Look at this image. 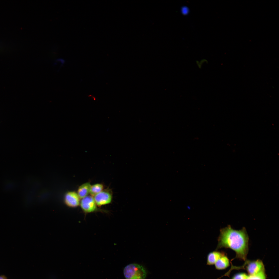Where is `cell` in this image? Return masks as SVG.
<instances>
[{
    "mask_svg": "<svg viewBox=\"0 0 279 279\" xmlns=\"http://www.w3.org/2000/svg\"><path fill=\"white\" fill-rule=\"evenodd\" d=\"M248 241L244 227L237 230L228 225L220 230L217 248L231 249L235 251L237 257L245 260L248 252Z\"/></svg>",
    "mask_w": 279,
    "mask_h": 279,
    "instance_id": "1",
    "label": "cell"
},
{
    "mask_svg": "<svg viewBox=\"0 0 279 279\" xmlns=\"http://www.w3.org/2000/svg\"><path fill=\"white\" fill-rule=\"evenodd\" d=\"M123 274L126 279H145L147 272L142 265L134 263L129 264L124 268Z\"/></svg>",
    "mask_w": 279,
    "mask_h": 279,
    "instance_id": "2",
    "label": "cell"
},
{
    "mask_svg": "<svg viewBox=\"0 0 279 279\" xmlns=\"http://www.w3.org/2000/svg\"><path fill=\"white\" fill-rule=\"evenodd\" d=\"M80 204L81 209L85 213H92L98 210L94 198L91 196H87L82 198Z\"/></svg>",
    "mask_w": 279,
    "mask_h": 279,
    "instance_id": "3",
    "label": "cell"
},
{
    "mask_svg": "<svg viewBox=\"0 0 279 279\" xmlns=\"http://www.w3.org/2000/svg\"><path fill=\"white\" fill-rule=\"evenodd\" d=\"M97 205L100 206L110 203L112 198L111 193L107 190L102 191L94 196Z\"/></svg>",
    "mask_w": 279,
    "mask_h": 279,
    "instance_id": "4",
    "label": "cell"
},
{
    "mask_svg": "<svg viewBox=\"0 0 279 279\" xmlns=\"http://www.w3.org/2000/svg\"><path fill=\"white\" fill-rule=\"evenodd\" d=\"M246 267V269L250 275L256 274L264 270L262 261L258 260L249 262Z\"/></svg>",
    "mask_w": 279,
    "mask_h": 279,
    "instance_id": "5",
    "label": "cell"
},
{
    "mask_svg": "<svg viewBox=\"0 0 279 279\" xmlns=\"http://www.w3.org/2000/svg\"><path fill=\"white\" fill-rule=\"evenodd\" d=\"M77 193L74 191L67 193L65 197V200L67 205L70 207H75L80 204V200Z\"/></svg>",
    "mask_w": 279,
    "mask_h": 279,
    "instance_id": "6",
    "label": "cell"
},
{
    "mask_svg": "<svg viewBox=\"0 0 279 279\" xmlns=\"http://www.w3.org/2000/svg\"><path fill=\"white\" fill-rule=\"evenodd\" d=\"M91 186L89 182H86L79 187L77 193L80 198L82 199L88 196L90 192Z\"/></svg>",
    "mask_w": 279,
    "mask_h": 279,
    "instance_id": "7",
    "label": "cell"
},
{
    "mask_svg": "<svg viewBox=\"0 0 279 279\" xmlns=\"http://www.w3.org/2000/svg\"><path fill=\"white\" fill-rule=\"evenodd\" d=\"M223 255L222 253L217 251H214L210 253L208 255L207 264L208 265L214 264Z\"/></svg>",
    "mask_w": 279,
    "mask_h": 279,
    "instance_id": "8",
    "label": "cell"
},
{
    "mask_svg": "<svg viewBox=\"0 0 279 279\" xmlns=\"http://www.w3.org/2000/svg\"><path fill=\"white\" fill-rule=\"evenodd\" d=\"M229 265V261L227 257L224 255L220 257L215 263L216 268L222 269L227 268Z\"/></svg>",
    "mask_w": 279,
    "mask_h": 279,
    "instance_id": "9",
    "label": "cell"
},
{
    "mask_svg": "<svg viewBox=\"0 0 279 279\" xmlns=\"http://www.w3.org/2000/svg\"><path fill=\"white\" fill-rule=\"evenodd\" d=\"M103 189V185L101 184H96L91 186L90 192L92 197L102 191Z\"/></svg>",
    "mask_w": 279,
    "mask_h": 279,
    "instance_id": "10",
    "label": "cell"
},
{
    "mask_svg": "<svg viewBox=\"0 0 279 279\" xmlns=\"http://www.w3.org/2000/svg\"><path fill=\"white\" fill-rule=\"evenodd\" d=\"M266 276L263 270L257 274L249 276L247 279H266Z\"/></svg>",
    "mask_w": 279,
    "mask_h": 279,
    "instance_id": "11",
    "label": "cell"
},
{
    "mask_svg": "<svg viewBox=\"0 0 279 279\" xmlns=\"http://www.w3.org/2000/svg\"><path fill=\"white\" fill-rule=\"evenodd\" d=\"M248 276L244 273H239L235 275L232 279H247Z\"/></svg>",
    "mask_w": 279,
    "mask_h": 279,
    "instance_id": "12",
    "label": "cell"
},
{
    "mask_svg": "<svg viewBox=\"0 0 279 279\" xmlns=\"http://www.w3.org/2000/svg\"><path fill=\"white\" fill-rule=\"evenodd\" d=\"M207 63V61L206 60H201L200 61H198L196 62V64L197 65L198 67L199 68H201L202 66L204 65V63Z\"/></svg>",
    "mask_w": 279,
    "mask_h": 279,
    "instance_id": "13",
    "label": "cell"
},
{
    "mask_svg": "<svg viewBox=\"0 0 279 279\" xmlns=\"http://www.w3.org/2000/svg\"><path fill=\"white\" fill-rule=\"evenodd\" d=\"M188 8L184 7L182 9V12L184 14H186L188 13Z\"/></svg>",
    "mask_w": 279,
    "mask_h": 279,
    "instance_id": "14",
    "label": "cell"
},
{
    "mask_svg": "<svg viewBox=\"0 0 279 279\" xmlns=\"http://www.w3.org/2000/svg\"><path fill=\"white\" fill-rule=\"evenodd\" d=\"M0 279H7V278L5 275H0Z\"/></svg>",
    "mask_w": 279,
    "mask_h": 279,
    "instance_id": "15",
    "label": "cell"
}]
</instances>
